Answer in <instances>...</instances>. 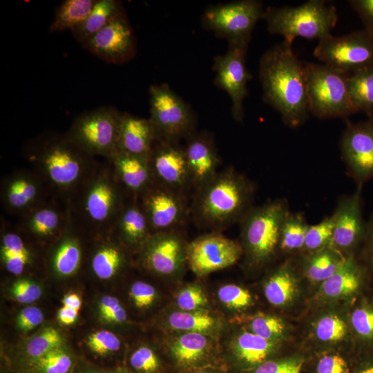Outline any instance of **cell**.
I'll return each instance as SVG.
<instances>
[{"instance_id": "cell-1", "label": "cell", "mask_w": 373, "mask_h": 373, "mask_svg": "<svg viewBox=\"0 0 373 373\" xmlns=\"http://www.w3.org/2000/svg\"><path fill=\"white\" fill-rule=\"evenodd\" d=\"M23 153L52 195L66 204L99 162L74 143L66 133L37 135L26 143Z\"/></svg>"}, {"instance_id": "cell-2", "label": "cell", "mask_w": 373, "mask_h": 373, "mask_svg": "<svg viewBox=\"0 0 373 373\" xmlns=\"http://www.w3.org/2000/svg\"><path fill=\"white\" fill-rule=\"evenodd\" d=\"M293 41L284 39L267 50L259 64L263 99L291 128L302 124L309 113L305 66L293 51Z\"/></svg>"}, {"instance_id": "cell-3", "label": "cell", "mask_w": 373, "mask_h": 373, "mask_svg": "<svg viewBox=\"0 0 373 373\" xmlns=\"http://www.w3.org/2000/svg\"><path fill=\"white\" fill-rule=\"evenodd\" d=\"M104 160L66 202L70 222L90 239L113 231L129 197L118 182L111 164Z\"/></svg>"}, {"instance_id": "cell-4", "label": "cell", "mask_w": 373, "mask_h": 373, "mask_svg": "<svg viewBox=\"0 0 373 373\" xmlns=\"http://www.w3.org/2000/svg\"><path fill=\"white\" fill-rule=\"evenodd\" d=\"M254 187L244 175L229 169L198 189L193 214L203 226L220 229L240 220L251 208Z\"/></svg>"}, {"instance_id": "cell-5", "label": "cell", "mask_w": 373, "mask_h": 373, "mask_svg": "<svg viewBox=\"0 0 373 373\" xmlns=\"http://www.w3.org/2000/svg\"><path fill=\"white\" fill-rule=\"evenodd\" d=\"M271 34L294 41L296 37L321 39L338 21L336 8L323 0H309L299 6L268 7L262 18Z\"/></svg>"}, {"instance_id": "cell-6", "label": "cell", "mask_w": 373, "mask_h": 373, "mask_svg": "<svg viewBox=\"0 0 373 373\" xmlns=\"http://www.w3.org/2000/svg\"><path fill=\"white\" fill-rule=\"evenodd\" d=\"M289 213L287 202L276 200L250 208L241 218V236L249 261L265 263L280 246L283 222Z\"/></svg>"}, {"instance_id": "cell-7", "label": "cell", "mask_w": 373, "mask_h": 373, "mask_svg": "<svg viewBox=\"0 0 373 373\" xmlns=\"http://www.w3.org/2000/svg\"><path fill=\"white\" fill-rule=\"evenodd\" d=\"M304 66L309 113L321 119L356 113L349 95L348 74L324 64L305 63Z\"/></svg>"}, {"instance_id": "cell-8", "label": "cell", "mask_w": 373, "mask_h": 373, "mask_svg": "<svg viewBox=\"0 0 373 373\" xmlns=\"http://www.w3.org/2000/svg\"><path fill=\"white\" fill-rule=\"evenodd\" d=\"M122 113L102 106L78 115L66 132L89 155L108 159L118 149Z\"/></svg>"}, {"instance_id": "cell-9", "label": "cell", "mask_w": 373, "mask_h": 373, "mask_svg": "<svg viewBox=\"0 0 373 373\" xmlns=\"http://www.w3.org/2000/svg\"><path fill=\"white\" fill-rule=\"evenodd\" d=\"M314 55L324 64L345 74L373 66V34L365 28L343 36L319 39Z\"/></svg>"}, {"instance_id": "cell-10", "label": "cell", "mask_w": 373, "mask_h": 373, "mask_svg": "<svg viewBox=\"0 0 373 373\" xmlns=\"http://www.w3.org/2000/svg\"><path fill=\"white\" fill-rule=\"evenodd\" d=\"M150 117L157 140L177 142L193 134L195 117L191 109L166 84L149 88Z\"/></svg>"}, {"instance_id": "cell-11", "label": "cell", "mask_w": 373, "mask_h": 373, "mask_svg": "<svg viewBox=\"0 0 373 373\" xmlns=\"http://www.w3.org/2000/svg\"><path fill=\"white\" fill-rule=\"evenodd\" d=\"M263 12L262 3L259 1H237L207 8L202 16V23L229 42H249Z\"/></svg>"}, {"instance_id": "cell-12", "label": "cell", "mask_w": 373, "mask_h": 373, "mask_svg": "<svg viewBox=\"0 0 373 373\" xmlns=\"http://www.w3.org/2000/svg\"><path fill=\"white\" fill-rule=\"evenodd\" d=\"M249 43L229 42L227 52L214 58V82L229 95L232 115L237 122L243 119V102L247 95V82L251 78L246 66Z\"/></svg>"}, {"instance_id": "cell-13", "label": "cell", "mask_w": 373, "mask_h": 373, "mask_svg": "<svg viewBox=\"0 0 373 373\" xmlns=\"http://www.w3.org/2000/svg\"><path fill=\"white\" fill-rule=\"evenodd\" d=\"M52 195L46 182L32 169L15 171L1 181L3 208L8 214L18 218Z\"/></svg>"}, {"instance_id": "cell-14", "label": "cell", "mask_w": 373, "mask_h": 373, "mask_svg": "<svg viewBox=\"0 0 373 373\" xmlns=\"http://www.w3.org/2000/svg\"><path fill=\"white\" fill-rule=\"evenodd\" d=\"M342 158L358 186L373 179V116L350 123L340 140Z\"/></svg>"}, {"instance_id": "cell-15", "label": "cell", "mask_w": 373, "mask_h": 373, "mask_svg": "<svg viewBox=\"0 0 373 373\" xmlns=\"http://www.w3.org/2000/svg\"><path fill=\"white\" fill-rule=\"evenodd\" d=\"M81 45L102 60L113 64L126 63L136 53L135 34L126 13L111 21Z\"/></svg>"}, {"instance_id": "cell-16", "label": "cell", "mask_w": 373, "mask_h": 373, "mask_svg": "<svg viewBox=\"0 0 373 373\" xmlns=\"http://www.w3.org/2000/svg\"><path fill=\"white\" fill-rule=\"evenodd\" d=\"M241 245L218 233L199 237L187 245V262L199 276L235 264L242 254Z\"/></svg>"}, {"instance_id": "cell-17", "label": "cell", "mask_w": 373, "mask_h": 373, "mask_svg": "<svg viewBox=\"0 0 373 373\" xmlns=\"http://www.w3.org/2000/svg\"><path fill=\"white\" fill-rule=\"evenodd\" d=\"M137 198L152 234L173 231L186 218V204L178 191L155 182Z\"/></svg>"}, {"instance_id": "cell-18", "label": "cell", "mask_w": 373, "mask_h": 373, "mask_svg": "<svg viewBox=\"0 0 373 373\" xmlns=\"http://www.w3.org/2000/svg\"><path fill=\"white\" fill-rule=\"evenodd\" d=\"M16 227L26 237L55 243L66 231L69 216L66 204L52 195L18 218Z\"/></svg>"}, {"instance_id": "cell-19", "label": "cell", "mask_w": 373, "mask_h": 373, "mask_svg": "<svg viewBox=\"0 0 373 373\" xmlns=\"http://www.w3.org/2000/svg\"><path fill=\"white\" fill-rule=\"evenodd\" d=\"M149 162L155 183L178 192L191 184L184 150L177 142L156 140Z\"/></svg>"}, {"instance_id": "cell-20", "label": "cell", "mask_w": 373, "mask_h": 373, "mask_svg": "<svg viewBox=\"0 0 373 373\" xmlns=\"http://www.w3.org/2000/svg\"><path fill=\"white\" fill-rule=\"evenodd\" d=\"M332 215L334 229L329 247L342 254L364 240L367 222L362 215L361 186L354 194L341 198Z\"/></svg>"}, {"instance_id": "cell-21", "label": "cell", "mask_w": 373, "mask_h": 373, "mask_svg": "<svg viewBox=\"0 0 373 373\" xmlns=\"http://www.w3.org/2000/svg\"><path fill=\"white\" fill-rule=\"evenodd\" d=\"M142 248L144 265L160 275L176 274L187 261V246L173 231L153 233Z\"/></svg>"}, {"instance_id": "cell-22", "label": "cell", "mask_w": 373, "mask_h": 373, "mask_svg": "<svg viewBox=\"0 0 373 373\" xmlns=\"http://www.w3.org/2000/svg\"><path fill=\"white\" fill-rule=\"evenodd\" d=\"M191 184L197 189L218 173L219 157L212 139L206 134H191L184 149Z\"/></svg>"}, {"instance_id": "cell-23", "label": "cell", "mask_w": 373, "mask_h": 373, "mask_svg": "<svg viewBox=\"0 0 373 373\" xmlns=\"http://www.w3.org/2000/svg\"><path fill=\"white\" fill-rule=\"evenodd\" d=\"M107 160L129 197L138 198L155 183L149 159L117 149Z\"/></svg>"}, {"instance_id": "cell-24", "label": "cell", "mask_w": 373, "mask_h": 373, "mask_svg": "<svg viewBox=\"0 0 373 373\" xmlns=\"http://www.w3.org/2000/svg\"><path fill=\"white\" fill-rule=\"evenodd\" d=\"M156 140L157 133L149 119L122 114L118 149L149 159Z\"/></svg>"}, {"instance_id": "cell-25", "label": "cell", "mask_w": 373, "mask_h": 373, "mask_svg": "<svg viewBox=\"0 0 373 373\" xmlns=\"http://www.w3.org/2000/svg\"><path fill=\"white\" fill-rule=\"evenodd\" d=\"M113 232L121 242L140 248L152 235L148 220L137 198H127Z\"/></svg>"}, {"instance_id": "cell-26", "label": "cell", "mask_w": 373, "mask_h": 373, "mask_svg": "<svg viewBox=\"0 0 373 373\" xmlns=\"http://www.w3.org/2000/svg\"><path fill=\"white\" fill-rule=\"evenodd\" d=\"M84 237L69 220L66 231L55 242L50 257L51 267L56 274L70 276L81 267L83 260L82 238Z\"/></svg>"}, {"instance_id": "cell-27", "label": "cell", "mask_w": 373, "mask_h": 373, "mask_svg": "<svg viewBox=\"0 0 373 373\" xmlns=\"http://www.w3.org/2000/svg\"><path fill=\"white\" fill-rule=\"evenodd\" d=\"M99 243L90 258V267L99 279L108 280L114 277L121 269L125 260L123 251L115 241L114 232L97 238Z\"/></svg>"}, {"instance_id": "cell-28", "label": "cell", "mask_w": 373, "mask_h": 373, "mask_svg": "<svg viewBox=\"0 0 373 373\" xmlns=\"http://www.w3.org/2000/svg\"><path fill=\"white\" fill-rule=\"evenodd\" d=\"M362 277L361 267L352 256H347L339 269L322 283L321 293L330 298L352 296L359 290Z\"/></svg>"}, {"instance_id": "cell-29", "label": "cell", "mask_w": 373, "mask_h": 373, "mask_svg": "<svg viewBox=\"0 0 373 373\" xmlns=\"http://www.w3.org/2000/svg\"><path fill=\"white\" fill-rule=\"evenodd\" d=\"M125 13L122 3L116 0H97L87 18L71 30L81 44L108 23Z\"/></svg>"}, {"instance_id": "cell-30", "label": "cell", "mask_w": 373, "mask_h": 373, "mask_svg": "<svg viewBox=\"0 0 373 373\" xmlns=\"http://www.w3.org/2000/svg\"><path fill=\"white\" fill-rule=\"evenodd\" d=\"M347 87L352 104L356 111L369 117L373 114V66L347 75Z\"/></svg>"}, {"instance_id": "cell-31", "label": "cell", "mask_w": 373, "mask_h": 373, "mask_svg": "<svg viewBox=\"0 0 373 373\" xmlns=\"http://www.w3.org/2000/svg\"><path fill=\"white\" fill-rule=\"evenodd\" d=\"M347 258L332 247L313 251L305 263L306 274L312 281L323 283L339 269Z\"/></svg>"}, {"instance_id": "cell-32", "label": "cell", "mask_w": 373, "mask_h": 373, "mask_svg": "<svg viewBox=\"0 0 373 373\" xmlns=\"http://www.w3.org/2000/svg\"><path fill=\"white\" fill-rule=\"evenodd\" d=\"M97 0H66L56 9L49 32L70 31L88 16Z\"/></svg>"}, {"instance_id": "cell-33", "label": "cell", "mask_w": 373, "mask_h": 373, "mask_svg": "<svg viewBox=\"0 0 373 373\" xmlns=\"http://www.w3.org/2000/svg\"><path fill=\"white\" fill-rule=\"evenodd\" d=\"M296 280L287 267H283L274 273L267 281L265 295L267 300L275 306L289 303L296 293Z\"/></svg>"}, {"instance_id": "cell-34", "label": "cell", "mask_w": 373, "mask_h": 373, "mask_svg": "<svg viewBox=\"0 0 373 373\" xmlns=\"http://www.w3.org/2000/svg\"><path fill=\"white\" fill-rule=\"evenodd\" d=\"M273 341L253 332L241 333L234 342V350L238 358L249 364H259L274 349Z\"/></svg>"}, {"instance_id": "cell-35", "label": "cell", "mask_w": 373, "mask_h": 373, "mask_svg": "<svg viewBox=\"0 0 373 373\" xmlns=\"http://www.w3.org/2000/svg\"><path fill=\"white\" fill-rule=\"evenodd\" d=\"M209 341L204 333L186 332L172 343L171 350L175 360L182 365L197 362L209 348Z\"/></svg>"}, {"instance_id": "cell-36", "label": "cell", "mask_w": 373, "mask_h": 373, "mask_svg": "<svg viewBox=\"0 0 373 373\" xmlns=\"http://www.w3.org/2000/svg\"><path fill=\"white\" fill-rule=\"evenodd\" d=\"M170 327L174 329L186 332L204 333L211 330L216 325L215 318L207 312H174L168 318Z\"/></svg>"}, {"instance_id": "cell-37", "label": "cell", "mask_w": 373, "mask_h": 373, "mask_svg": "<svg viewBox=\"0 0 373 373\" xmlns=\"http://www.w3.org/2000/svg\"><path fill=\"white\" fill-rule=\"evenodd\" d=\"M308 224L300 213L288 214L280 233V247L285 251H294L304 248Z\"/></svg>"}, {"instance_id": "cell-38", "label": "cell", "mask_w": 373, "mask_h": 373, "mask_svg": "<svg viewBox=\"0 0 373 373\" xmlns=\"http://www.w3.org/2000/svg\"><path fill=\"white\" fill-rule=\"evenodd\" d=\"M334 229V218L333 215L316 224L308 225L304 248L313 252L329 247Z\"/></svg>"}, {"instance_id": "cell-39", "label": "cell", "mask_w": 373, "mask_h": 373, "mask_svg": "<svg viewBox=\"0 0 373 373\" xmlns=\"http://www.w3.org/2000/svg\"><path fill=\"white\" fill-rule=\"evenodd\" d=\"M350 323L356 337L368 345H373V303H362L352 312Z\"/></svg>"}, {"instance_id": "cell-40", "label": "cell", "mask_w": 373, "mask_h": 373, "mask_svg": "<svg viewBox=\"0 0 373 373\" xmlns=\"http://www.w3.org/2000/svg\"><path fill=\"white\" fill-rule=\"evenodd\" d=\"M61 343L59 333L52 327H47L28 342L26 351L28 354L35 360L60 347Z\"/></svg>"}, {"instance_id": "cell-41", "label": "cell", "mask_w": 373, "mask_h": 373, "mask_svg": "<svg viewBox=\"0 0 373 373\" xmlns=\"http://www.w3.org/2000/svg\"><path fill=\"white\" fill-rule=\"evenodd\" d=\"M316 337L323 342H337L344 339L347 334L345 322L336 315L321 318L315 325Z\"/></svg>"}, {"instance_id": "cell-42", "label": "cell", "mask_w": 373, "mask_h": 373, "mask_svg": "<svg viewBox=\"0 0 373 373\" xmlns=\"http://www.w3.org/2000/svg\"><path fill=\"white\" fill-rule=\"evenodd\" d=\"M34 365L42 373H67L72 362L70 356L59 347L35 359Z\"/></svg>"}, {"instance_id": "cell-43", "label": "cell", "mask_w": 373, "mask_h": 373, "mask_svg": "<svg viewBox=\"0 0 373 373\" xmlns=\"http://www.w3.org/2000/svg\"><path fill=\"white\" fill-rule=\"evenodd\" d=\"M251 332L269 341H274L281 337L285 331L283 321L274 316H258L249 325Z\"/></svg>"}, {"instance_id": "cell-44", "label": "cell", "mask_w": 373, "mask_h": 373, "mask_svg": "<svg viewBox=\"0 0 373 373\" xmlns=\"http://www.w3.org/2000/svg\"><path fill=\"white\" fill-rule=\"evenodd\" d=\"M219 300L227 307L245 309L251 305L252 298L245 289L233 284L225 285L218 291Z\"/></svg>"}, {"instance_id": "cell-45", "label": "cell", "mask_w": 373, "mask_h": 373, "mask_svg": "<svg viewBox=\"0 0 373 373\" xmlns=\"http://www.w3.org/2000/svg\"><path fill=\"white\" fill-rule=\"evenodd\" d=\"M176 302L182 311L192 312L201 310L207 304V298L200 287L191 285L178 293Z\"/></svg>"}, {"instance_id": "cell-46", "label": "cell", "mask_w": 373, "mask_h": 373, "mask_svg": "<svg viewBox=\"0 0 373 373\" xmlns=\"http://www.w3.org/2000/svg\"><path fill=\"white\" fill-rule=\"evenodd\" d=\"M87 344L92 351L100 355L115 352L120 347V341L117 336L107 330H100L90 334Z\"/></svg>"}, {"instance_id": "cell-47", "label": "cell", "mask_w": 373, "mask_h": 373, "mask_svg": "<svg viewBox=\"0 0 373 373\" xmlns=\"http://www.w3.org/2000/svg\"><path fill=\"white\" fill-rule=\"evenodd\" d=\"M1 256L7 271L15 276L21 275L32 262V253L28 247L15 252L1 251Z\"/></svg>"}, {"instance_id": "cell-48", "label": "cell", "mask_w": 373, "mask_h": 373, "mask_svg": "<svg viewBox=\"0 0 373 373\" xmlns=\"http://www.w3.org/2000/svg\"><path fill=\"white\" fill-rule=\"evenodd\" d=\"M131 365L144 373H153L158 367V359L153 351L148 347H140L131 356Z\"/></svg>"}, {"instance_id": "cell-49", "label": "cell", "mask_w": 373, "mask_h": 373, "mask_svg": "<svg viewBox=\"0 0 373 373\" xmlns=\"http://www.w3.org/2000/svg\"><path fill=\"white\" fill-rule=\"evenodd\" d=\"M12 292L21 303H30L39 298L41 290L38 285L30 280L21 278L12 285Z\"/></svg>"}, {"instance_id": "cell-50", "label": "cell", "mask_w": 373, "mask_h": 373, "mask_svg": "<svg viewBox=\"0 0 373 373\" xmlns=\"http://www.w3.org/2000/svg\"><path fill=\"white\" fill-rule=\"evenodd\" d=\"M130 294L135 306L144 308L152 305L156 296V291L151 285L138 280L132 285Z\"/></svg>"}, {"instance_id": "cell-51", "label": "cell", "mask_w": 373, "mask_h": 373, "mask_svg": "<svg viewBox=\"0 0 373 373\" xmlns=\"http://www.w3.org/2000/svg\"><path fill=\"white\" fill-rule=\"evenodd\" d=\"M302 365L303 361L298 359L267 361L258 366L254 373H299Z\"/></svg>"}, {"instance_id": "cell-52", "label": "cell", "mask_w": 373, "mask_h": 373, "mask_svg": "<svg viewBox=\"0 0 373 373\" xmlns=\"http://www.w3.org/2000/svg\"><path fill=\"white\" fill-rule=\"evenodd\" d=\"M318 373H350L345 360L338 355H326L322 357L317 365Z\"/></svg>"}, {"instance_id": "cell-53", "label": "cell", "mask_w": 373, "mask_h": 373, "mask_svg": "<svg viewBox=\"0 0 373 373\" xmlns=\"http://www.w3.org/2000/svg\"><path fill=\"white\" fill-rule=\"evenodd\" d=\"M43 320L44 315L40 309L35 306H30L21 311L17 321L19 329L28 331L41 323Z\"/></svg>"}, {"instance_id": "cell-54", "label": "cell", "mask_w": 373, "mask_h": 373, "mask_svg": "<svg viewBox=\"0 0 373 373\" xmlns=\"http://www.w3.org/2000/svg\"><path fill=\"white\" fill-rule=\"evenodd\" d=\"M363 23L364 28L373 34V0L348 1Z\"/></svg>"}, {"instance_id": "cell-55", "label": "cell", "mask_w": 373, "mask_h": 373, "mask_svg": "<svg viewBox=\"0 0 373 373\" xmlns=\"http://www.w3.org/2000/svg\"><path fill=\"white\" fill-rule=\"evenodd\" d=\"M120 305L119 301L117 298L111 296H103L99 305L101 317L105 321Z\"/></svg>"}, {"instance_id": "cell-56", "label": "cell", "mask_w": 373, "mask_h": 373, "mask_svg": "<svg viewBox=\"0 0 373 373\" xmlns=\"http://www.w3.org/2000/svg\"><path fill=\"white\" fill-rule=\"evenodd\" d=\"M364 241H365L366 243L365 247L366 258L369 263L373 266V214L368 222H367L366 233Z\"/></svg>"}, {"instance_id": "cell-57", "label": "cell", "mask_w": 373, "mask_h": 373, "mask_svg": "<svg viewBox=\"0 0 373 373\" xmlns=\"http://www.w3.org/2000/svg\"><path fill=\"white\" fill-rule=\"evenodd\" d=\"M77 316V310L64 305L58 312V319L64 325L73 323L76 321Z\"/></svg>"}, {"instance_id": "cell-58", "label": "cell", "mask_w": 373, "mask_h": 373, "mask_svg": "<svg viewBox=\"0 0 373 373\" xmlns=\"http://www.w3.org/2000/svg\"><path fill=\"white\" fill-rule=\"evenodd\" d=\"M127 314L122 305L113 311L105 321L109 323H121L126 320Z\"/></svg>"}, {"instance_id": "cell-59", "label": "cell", "mask_w": 373, "mask_h": 373, "mask_svg": "<svg viewBox=\"0 0 373 373\" xmlns=\"http://www.w3.org/2000/svg\"><path fill=\"white\" fill-rule=\"evenodd\" d=\"M63 305L79 311L81 308L82 301L76 294H70L63 299Z\"/></svg>"}, {"instance_id": "cell-60", "label": "cell", "mask_w": 373, "mask_h": 373, "mask_svg": "<svg viewBox=\"0 0 373 373\" xmlns=\"http://www.w3.org/2000/svg\"><path fill=\"white\" fill-rule=\"evenodd\" d=\"M358 373H373V362H370L364 365Z\"/></svg>"}, {"instance_id": "cell-61", "label": "cell", "mask_w": 373, "mask_h": 373, "mask_svg": "<svg viewBox=\"0 0 373 373\" xmlns=\"http://www.w3.org/2000/svg\"><path fill=\"white\" fill-rule=\"evenodd\" d=\"M200 373H208V372H200Z\"/></svg>"}]
</instances>
